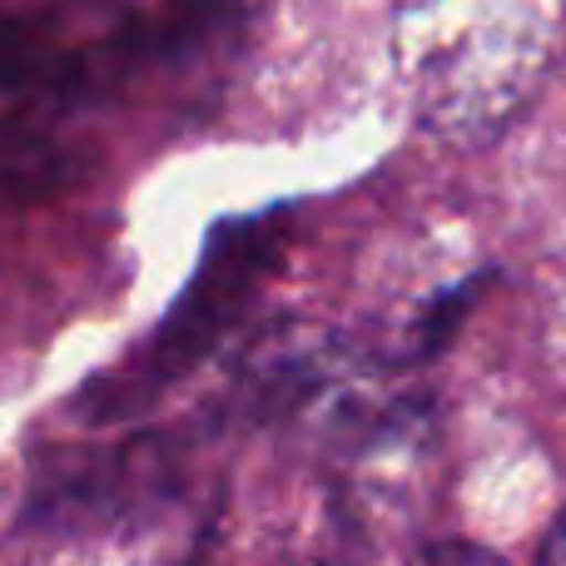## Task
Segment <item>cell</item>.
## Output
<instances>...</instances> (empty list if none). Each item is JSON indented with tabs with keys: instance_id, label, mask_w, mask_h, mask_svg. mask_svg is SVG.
Masks as SVG:
<instances>
[{
	"instance_id": "2",
	"label": "cell",
	"mask_w": 566,
	"mask_h": 566,
	"mask_svg": "<svg viewBox=\"0 0 566 566\" xmlns=\"http://www.w3.org/2000/svg\"><path fill=\"white\" fill-rule=\"evenodd\" d=\"M542 566H566V517L552 527L547 547H542Z\"/></svg>"
},
{
	"instance_id": "1",
	"label": "cell",
	"mask_w": 566,
	"mask_h": 566,
	"mask_svg": "<svg viewBox=\"0 0 566 566\" xmlns=\"http://www.w3.org/2000/svg\"><path fill=\"white\" fill-rule=\"evenodd\" d=\"M542 65L537 20H492L428 60L418 80L422 125L448 139H488L517 115Z\"/></svg>"
},
{
	"instance_id": "3",
	"label": "cell",
	"mask_w": 566,
	"mask_h": 566,
	"mask_svg": "<svg viewBox=\"0 0 566 566\" xmlns=\"http://www.w3.org/2000/svg\"><path fill=\"white\" fill-rule=\"evenodd\" d=\"M428 566H502V562L478 557V552H448V557H438V562H428Z\"/></svg>"
}]
</instances>
